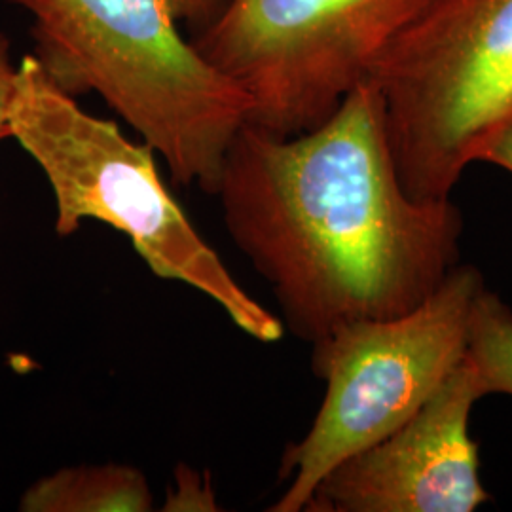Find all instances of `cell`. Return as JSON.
Instances as JSON below:
<instances>
[{"instance_id": "cell-11", "label": "cell", "mask_w": 512, "mask_h": 512, "mask_svg": "<svg viewBox=\"0 0 512 512\" xmlns=\"http://www.w3.org/2000/svg\"><path fill=\"white\" fill-rule=\"evenodd\" d=\"M18 65L12 59V46L10 40L0 33V141L10 137L8 128V110L14 93V82H16Z\"/></svg>"}, {"instance_id": "cell-2", "label": "cell", "mask_w": 512, "mask_h": 512, "mask_svg": "<svg viewBox=\"0 0 512 512\" xmlns=\"http://www.w3.org/2000/svg\"><path fill=\"white\" fill-rule=\"evenodd\" d=\"M40 67L95 93L156 150L171 181L213 194L249 101L179 29L175 0H16Z\"/></svg>"}, {"instance_id": "cell-8", "label": "cell", "mask_w": 512, "mask_h": 512, "mask_svg": "<svg viewBox=\"0 0 512 512\" xmlns=\"http://www.w3.org/2000/svg\"><path fill=\"white\" fill-rule=\"evenodd\" d=\"M143 471L126 463L74 465L38 478L19 499L23 512H150Z\"/></svg>"}, {"instance_id": "cell-12", "label": "cell", "mask_w": 512, "mask_h": 512, "mask_svg": "<svg viewBox=\"0 0 512 512\" xmlns=\"http://www.w3.org/2000/svg\"><path fill=\"white\" fill-rule=\"evenodd\" d=\"M476 162L497 165L512 175V114L484 141Z\"/></svg>"}, {"instance_id": "cell-6", "label": "cell", "mask_w": 512, "mask_h": 512, "mask_svg": "<svg viewBox=\"0 0 512 512\" xmlns=\"http://www.w3.org/2000/svg\"><path fill=\"white\" fill-rule=\"evenodd\" d=\"M425 0H228L194 46L249 101L247 124L291 137L368 82Z\"/></svg>"}, {"instance_id": "cell-1", "label": "cell", "mask_w": 512, "mask_h": 512, "mask_svg": "<svg viewBox=\"0 0 512 512\" xmlns=\"http://www.w3.org/2000/svg\"><path fill=\"white\" fill-rule=\"evenodd\" d=\"M215 196L228 236L272 287L283 327L310 344L418 308L459 264L463 217L452 200L404 192L370 82L298 135L245 122Z\"/></svg>"}, {"instance_id": "cell-5", "label": "cell", "mask_w": 512, "mask_h": 512, "mask_svg": "<svg viewBox=\"0 0 512 512\" xmlns=\"http://www.w3.org/2000/svg\"><path fill=\"white\" fill-rule=\"evenodd\" d=\"M484 277L461 264L418 308L334 330L313 346L325 397L304 439L287 446L279 478L289 486L272 512H302L317 484L376 444L439 389L467 353V329Z\"/></svg>"}, {"instance_id": "cell-3", "label": "cell", "mask_w": 512, "mask_h": 512, "mask_svg": "<svg viewBox=\"0 0 512 512\" xmlns=\"http://www.w3.org/2000/svg\"><path fill=\"white\" fill-rule=\"evenodd\" d=\"M8 128L52 188L57 236H73L86 220L109 224L156 277L205 294L258 342L283 338L281 319L239 285L169 192L156 150L82 109L33 54L18 63Z\"/></svg>"}, {"instance_id": "cell-7", "label": "cell", "mask_w": 512, "mask_h": 512, "mask_svg": "<svg viewBox=\"0 0 512 512\" xmlns=\"http://www.w3.org/2000/svg\"><path fill=\"white\" fill-rule=\"evenodd\" d=\"M486 397L471 359L446 376L420 410L325 476L308 512H473L490 501L469 420Z\"/></svg>"}, {"instance_id": "cell-13", "label": "cell", "mask_w": 512, "mask_h": 512, "mask_svg": "<svg viewBox=\"0 0 512 512\" xmlns=\"http://www.w3.org/2000/svg\"><path fill=\"white\" fill-rule=\"evenodd\" d=\"M181 21L198 33L217 18L228 0H175Z\"/></svg>"}, {"instance_id": "cell-9", "label": "cell", "mask_w": 512, "mask_h": 512, "mask_svg": "<svg viewBox=\"0 0 512 512\" xmlns=\"http://www.w3.org/2000/svg\"><path fill=\"white\" fill-rule=\"evenodd\" d=\"M467 357L475 365L486 397L512 395V308L486 287L476 294L471 308Z\"/></svg>"}, {"instance_id": "cell-4", "label": "cell", "mask_w": 512, "mask_h": 512, "mask_svg": "<svg viewBox=\"0 0 512 512\" xmlns=\"http://www.w3.org/2000/svg\"><path fill=\"white\" fill-rule=\"evenodd\" d=\"M385 131L404 192L452 200L512 114V0H425L376 59Z\"/></svg>"}, {"instance_id": "cell-10", "label": "cell", "mask_w": 512, "mask_h": 512, "mask_svg": "<svg viewBox=\"0 0 512 512\" xmlns=\"http://www.w3.org/2000/svg\"><path fill=\"white\" fill-rule=\"evenodd\" d=\"M164 512H217L219 499L213 490L211 476L179 463L173 482L165 495Z\"/></svg>"}]
</instances>
